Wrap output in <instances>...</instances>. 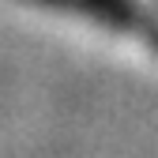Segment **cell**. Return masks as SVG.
<instances>
[{
  "label": "cell",
  "instance_id": "cell-1",
  "mask_svg": "<svg viewBox=\"0 0 158 158\" xmlns=\"http://www.w3.org/2000/svg\"><path fill=\"white\" fill-rule=\"evenodd\" d=\"M23 4L45 8V11H68V15H83L98 27H109L117 34H132L139 38L147 49L158 53V19L139 4V0H23Z\"/></svg>",
  "mask_w": 158,
  "mask_h": 158
}]
</instances>
